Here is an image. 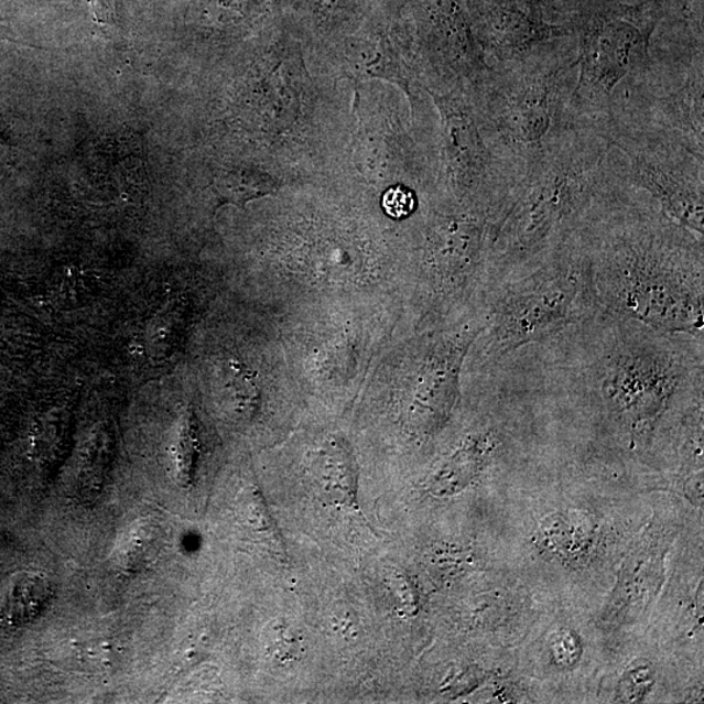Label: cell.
I'll return each mask as SVG.
<instances>
[{
	"label": "cell",
	"mask_w": 704,
	"mask_h": 704,
	"mask_svg": "<svg viewBox=\"0 0 704 704\" xmlns=\"http://www.w3.org/2000/svg\"><path fill=\"white\" fill-rule=\"evenodd\" d=\"M382 206L391 218H407L416 209V196L408 187H391L382 197Z\"/></svg>",
	"instance_id": "cell-14"
},
{
	"label": "cell",
	"mask_w": 704,
	"mask_h": 704,
	"mask_svg": "<svg viewBox=\"0 0 704 704\" xmlns=\"http://www.w3.org/2000/svg\"><path fill=\"white\" fill-rule=\"evenodd\" d=\"M628 191L620 154L606 139L587 128L568 132L524 167L511 191L490 250L487 288L566 243Z\"/></svg>",
	"instance_id": "cell-3"
},
{
	"label": "cell",
	"mask_w": 704,
	"mask_h": 704,
	"mask_svg": "<svg viewBox=\"0 0 704 704\" xmlns=\"http://www.w3.org/2000/svg\"><path fill=\"white\" fill-rule=\"evenodd\" d=\"M391 587H393V593L404 610L414 611L418 606V595L410 580L402 574H396L394 578L391 580Z\"/></svg>",
	"instance_id": "cell-15"
},
{
	"label": "cell",
	"mask_w": 704,
	"mask_h": 704,
	"mask_svg": "<svg viewBox=\"0 0 704 704\" xmlns=\"http://www.w3.org/2000/svg\"><path fill=\"white\" fill-rule=\"evenodd\" d=\"M540 552L565 564H585L595 551L599 530L582 513H553L540 522L535 533Z\"/></svg>",
	"instance_id": "cell-10"
},
{
	"label": "cell",
	"mask_w": 704,
	"mask_h": 704,
	"mask_svg": "<svg viewBox=\"0 0 704 704\" xmlns=\"http://www.w3.org/2000/svg\"><path fill=\"white\" fill-rule=\"evenodd\" d=\"M548 340L554 387L582 391L635 437L675 404L703 401L704 340L687 334L600 313Z\"/></svg>",
	"instance_id": "cell-2"
},
{
	"label": "cell",
	"mask_w": 704,
	"mask_h": 704,
	"mask_svg": "<svg viewBox=\"0 0 704 704\" xmlns=\"http://www.w3.org/2000/svg\"><path fill=\"white\" fill-rule=\"evenodd\" d=\"M310 473L316 488L334 503L354 507L358 501V468L350 445L329 438L311 454Z\"/></svg>",
	"instance_id": "cell-11"
},
{
	"label": "cell",
	"mask_w": 704,
	"mask_h": 704,
	"mask_svg": "<svg viewBox=\"0 0 704 704\" xmlns=\"http://www.w3.org/2000/svg\"><path fill=\"white\" fill-rule=\"evenodd\" d=\"M91 12L98 23L110 24L113 17H116V10H113V0H89Z\"/></svg>",
	"instance_id": "cell-16"
},
{
	"label": "cell",
	"mask_w": 704,
	"mask_h": 704,
	"mask_svg": "<svg viewBox=\"0 0 704 704\" xmlns=\"http://www.w3.org/2000/svg\"><path fill=\"white\" fill-rule=\"evenodd\" d=\"M577 50L552 44L522 59L496 64L481 78V126L490 145L522 172L583 128L571 110Z\"/></svg>",
	"instance_id": "cell-5"
},
{
	"label": "cell",
	"mask_w": 704,
	"mask_h": 704,
	"mask_svg": "<svg viewBox=\"0 0 704 704\" xmlns=\"http://www.w3.org/2000/svg\"><path fill=\"white\" fill-rule=\"evenodd\" d=\"M548 652L552 664L561 671H572L583 656L582 639L577 631L561 628L548 639Z\"/></svg>",
	"instance_id": "cell-13"
},
{
	"label": "cell",
	"mask_w": 704,
	"mask_h": 704,
	"mask_svg": "<svg viewBox=\"0 0 704 704\" xmlns=\"http://www.w3.org/2000/svg\"><path fill=\"white\" fill-rule=\"evenodd\" d=\"M657 684V668L650 660L637 659L624 671L616 687L617 703H641Z\"/></svg>",
	"instance_id": "cell-12"
},
{
	"label": "cell",
	"mask_w": 704,
	"mask_h": 704,
	"mask_svg": "<svg viewBox=\"0 0 704 704\" xmlns=\"http://www.w3.org/2000/svg\"><path fill=\"white\" fill-rule=\"evenodd\" d=\"M628 191L578 237L602 313L704 340V239Z\"/></svg>",
	"instance_id": "cell-1"
},
{
	"label": "cell",
	"mask_w": 704,
	"mask_h": 704,
	"mask_svg": "<svg viewBox=\"0 0 704 704\" xmlns=\"http://www.w3.org/2000/svg\"><path fill=\"white\" fill-rule=\"evenodd\" d=\"M684 78L674 88L661 95L636 90V98L647 105V120L639 122L665 128L681 134L695 148L704 152V59L702 46L690 53L685 64ZM638 120V119H637Z\"/></svg>",
	"instance_id": "cell-8"
},
{
	"label": "cell",
	"mask_w": 704,
	"mask_h": 704,
	"mask_svg": "<svg viewBox=\"0 0 704 704\" xmlns=\"http://www.w3.org/2000/svg\"><path fill=\"white\" fill-rule=\"evenodd\" d=\"M480 307L486 328L473 346L480 367L600 315L592 266L578 234L535 264L489 284Z\"/></svg>",
	"instance_id": "cell-4"
},
{
	"label": "cell",
	"mask_w": 704,
	"mask_h": 704,
	"mask_svg": "<svg viewBox=\"0 0 704 704\" xmlns=\"http://www.w3.org/2000/svg\"><path fill=\"white\" fill-rule=\"evenodd\" d=\"M596 133L620 154L626 187L645 192L668 217L703 239V151L679 133L626 116H616Z\"/></svg>",
	"instance_id": "cell-6"
},
{
	"label": "cell",
	"mask_w": 704,
	"mask_h": 704,
	"mask_svg": "<svg viewBox=\"0 0 704 704\" xmlns=\"http://www.w3.org/2000/svg\"><path fill=\"white\" fill-rule=\"evenodd\" d=\"M665 532L649 530L632 546L618 575L603 620L621 625L641 617L664 582V557L668 552Z\"/></svg>",
	"instance_id": "cell-7"
},
{
	"label": "cell",
	"mask_w": 704,
	"mask_h": 704,
	"mask_svg": "<svg viewBox=\"0 0 704 704\" xmlns=\"http://www.w3.org/2000/svg\"><path fill=\"white\" fill-rule=\"evenodd\" d=\"M502 446V437L494 429L468 433L457 447L425 476V492L436 499H447L464 492L494 464Z\"/></svg>",
	"instance_id": "cell-9"
}]
</instances>
